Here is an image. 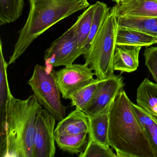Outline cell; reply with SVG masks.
<instances>
[{
    "label": "cell",
    "mask_w": 157,
    "mask_h": 157,
    "mask_svg": "<svg viewBox=\"0 0 157 157\" xmlns=\"http://www.w3.org/2000/svg\"><path fill=\"white\" fill-rule=\"evenodd\" d=\"M108 140L117 157H157L124 90L110 107Z\"/></svg>",
    "instance_id": "obj_1"
},
{
    "label": "cell",
    "mask_w": 157,
    "mask_h": 157,
    "mask_svg": "<svg viewBox=\"0 0 157 157\" xmlns=\"http://www.w3.org/2000/svg\"><path fill=\"white\" fill-rule=\"evenodd\" d=\"M42 108L34 94L26 100L11 94L5 129L0 135L1 157H33L36 121Z\"/></svg>",
    "instance_id": "obj_2"
},
{
    "label": "cell",
    "mask_w": 157,
    "mask_h": 157,
    "mask_svg": "<svg viewBox=\"0 0 157 157\" xmlns=\"http://www.w3.org/2000/svg\"><path fill=\"white\" fill-rule=\"evenodd\" d=\"M28 2L30 10L28 17L19 32L9 65L15 63L32 43L50 27L90 6L88 0H28Z\"/></svg>",
    "instance_id": "obj_3"
},
{
    "label": "cell",
    "mask_w": 157,
    "mask_h": 157,
    "mask_svg": "<svg viewBox=\"0 0 157 157\" xmlns=\"http://www.w3.org/2000/svg\"><path fill=\"white\" fill-rule=\"evenodd\" d=\"M118 29L114 6L110 10L90 47L83 55L85 64L97 78L105 79L114 74L113 56Z\"/></svg>",
    "instance_id": "obj_4"
},
{
    "label": "cell",
    "mask_w": 157,
    "mask_h": 157,
    "mask_svg": "<svg viewBox=\"0 0 157 157\" xmlns=\"http://www.w3.org/2000/svg\"><path fill=\"white\" fill-rule=\"evenodd\" d=\"M37 101L60 121L66 117L67 107L63 105L57 83L56 71L51 66L37 64L28 82Z\"/></svg>",
    "instance_id": "obj_5"
},
{
    "label": "cell",
    "mask_w": 157,
    "mask_h": 157,
    "mask_svg": "<svg viewBox=\"0 0 157 157\" xmlns=\"http://www.w3.org/2000/svg\"><path fill=\"white\" fill-rule=\"evenodd\" d=\"M77 24L75 23L59 38L51 43L44 52L46 65L53 67L72 65L83 56L84 52L80 49L77 39Z\"/></svg>",
    "instance_id": "obj_6"
},
{
    "label": "cell",
    "mask_w": 157,
    "mask_h": 157,
    "mask_svg": "<svg viewBox=\"0 0 157 157\" xmlns=\"http://www.w3.org/2000/svg\"><path fill=\"white\" fill-rule=\"evenodd\" d=\"M56 119L43 107L37 114L35 124L33 157H54L56 153Z\"/></svg>",
    "instance_id": "obj_7"
},
{
    "label": "cell",
    "mask_w": 157,
    "mask_h": 157,
    "mask_svg": "<svg viewBox=\"0 0 157 157\" xmlns=\"http://www.w3.org/2000/svg\"><path fill=\"white\" fill-rule=\"evenodd\" d=\"M94 72L86 64H73L56 71L57 83L62 97L71 94L95 80Z\"/></svg>",
    "instance_id": "obj_8"
},
{
    "label": "cell",
    "mask_w": 157,
    "mask_h": 157,
    "mask_svg": "<svg viewBox=\"0 0 157 157\" xmlns=\"http://www.w3.org/2000/svg\"><path fill=\"white\" fill-rule=\"evenodd\" d=\"M124 78L121 75L114 74L107 78L101 80L92 100L84 113L88 117L101 113L124 90Z\"/></svg>",
    "instance_id": "obj_9"
},
{
    "label": "cell",
    "mask_w": 157,
    "mask_h": 157,
    "mask_svg": "<svg viewBox=\"0 0 157 157\" xmlns=\"http://www.w3.org/2000/svg\"><path fill=\"white\" fill-rule=\"evenodd\" d=\"M115 7L117 17H157V0H125Z\"/></svg>",
    "instance_id": "obj_10"
},
{
    "label": "cell",
    "mask_w": 157,
    "mask_h": 157,
    "mask_svg": "<svg viewBox=\"0 0 157 157\" xmlns=\"http://www.w3.org/2000/svg\"><path fill=\"white\" fill-rule=\"evenodd\" d=\"M88 116L83 111L76 109L59 121L55 130V136L65 135L89 134Z\"/></svg>",
    "instance_id": "obj_11"
},
{
    "label": "cell",
    "mask_w": 157,
    "mask_h": 157,
    "mask_svg": "<svg viewBox=\"0 0 157 157\" xmlns=\"http://www.w3.org/2000/svg\"><path fill=\"white\" fill-rule=\"evenodd\" d=\"M142 47L117 45L113 56L114 71L130 73L136 71L139 65V53Z\"/></svg>",
    "instance_id": "obj_12"
},
{
    "label": "cell",
    "mask_w": 157,
    "mask_h": 157,
    "mask_svg": "<svg viewBox=\"0 0 157 157\" xmlns=\"http://www.w3.org/2000/svg\"><path fill=\"white\" fill-rule=\"evenodd\" d=\"M2 51V44L0 40V126L1 135L4 132L6 125L7 117V107L10 100V96L12 94L9 87L8 81V67Z\"/></svg>",
    "instance_id": "obj_13"
},
{
    "label": "cell",
    "mask_w": 157,
    "mask_h": 157,
    "mask_svg": "<svg viewBox=\"0 0 157 157\" xmlns=\"http://www.w3.org/2000/svg\"><path fill=\"white\" fill-rule=\"evenodd\" d=\"M112 103L101 113L93 116H88L90 127L89 137L106 146H110L108 140L109 112Z\"/></svg>",
    "instance_id": "obj_14"
},
{
    "label": "cell",
    "mask_w": 157,
    "mask_h": 157,
    "mask_svg": "<svg viewBox=\"0 0 157 157\" xmlns=\"http://www.w3.org/2000/svg\"><path fill=\"white\" fill-rule=\"evenodd\" d=\"M136 100L139 106L157 116V83L144 79L137 90Z\"/></svg>",
    "instance_id": "obj_15"
},
{
    "label": "cell",
    "mask_w": 157,
    "mask_h": 157,
    "mask_svg": "<svg viewBox=\"0 0 157 157\" xmlns=\"http://www.w3.org/2000/svg\"><path fill=\"white\" fill-rule=\"evenodd\" d=\"M156 44L157 37L139 30L118 27L117 45L149 47Z\"/></svg>",
    "instance_id": "obj_16"
},
{
    "label": "cell",
    "mask_w": 157,
    "mask_h": 157,
    "mask_svg": "<svg viewBox=\"0 0 157 157\" xmlns=\"http://www.w3.org/2000/svg\"><path fill=\"white\" fill-rule=\"evenodd\" d=\"M118 27L135 29L157 37V17H117Z\"/></svg>",
    "instance_id": "obj_17"
},
{
    "label": "cell",
    "mask_w": 157,
    "mask_h": 157,
    "mask_svg": "<svg viewBox=\"0 0 157 157\" xmlns=\"http://www.w3.org/2000/svg\"><path fill=\"white\" fill-rule=\"evenodd\" d=\"M132 105L151 147L157 153V116L150 113L133 103Z\"/></svg>",
    "instance_id": "obj_18"
},
{
    "label": "cell",
    "mask_w": 157,
    "mask_h": 157,
    "mask_svg": "<svg viewBox=\"0 0 157 157\" xmlns=\"http://www.w3.org/2000/svg\"><path fill=\"white\" fill-rule=\"evenodd\" d=\"M86 133L76 135L55 136L58 147L63 151L71 154H78L83 151L84 146L88 143Z\"/></svg>",
    "instance_id": "obj_19"
},
{
    "label": "cell",
    "mask_w": 157,
    "mask_h": 157,
    "mask_svg": "<svg viewBox=\"0 0 157 157\" xmlns=\"http://www.w3.org/2000/svg\"><path fill=\"white\" fill-rule=\"evenodd\" d=\"M101 80L96 78L92 82L71 94L69 99L71 101V106L84 112L92 100Z\"/></svg>",
    "instance_id": "obj_20"
},
{
    "label": "cell",
    "mask_w": 157,
    "mask_h": 157,
    "mask_svg": "<svg viewBox=\"0 0 157 157\" xmlns=\"http://www.w3.org/2000/svg\"><path fill=\"white\" fill-rule=\"evenodd\" d=\"M95 4L90 5L78 17L77 21V39L80 49L85 53V44L90 34ZM84 55V54H83Z\"/></svg>",
    "instance_id": "obj_21"
},
{
    "label": "cell",
    "mask_w": 157,
    "mask_h": 157,
    "mask_svg": "<svg viewBox=\"0 0 157 157\" xmlns=\"http://www.w3.org/2000/svg\"><path fill=\"white\" fill-rule=\"evenodd\" d=\"M24 0H0V25L15 21L22 15Z\"/></svg>",
    "instance_id": "obj_22"
},
{
    "label": "cell",
    "mask_w": 157,
    "mask_h": 157,
    "mask_svg": "<svg viewBox=\"0 0 157 157\" xmlns=\"http://www.w3.org/2000/svg\"><path fill=\"white\" fill-rule=\"evenodd\" d=\"M95 4V8L92 22L90 31L84 47L85 53L90 47L94 38L101 29L111 10L104 2L97 1Z\"/></svg>",
    "instance_id": "obj_23"
},
{
    "label": "cell",
    "mask_w": 157,
    "mask_h": 157,
    "mask_svg": "<svg viewBox=\"0 0 157 157\" xmlns=\"http://www.w3.org/2000/svg\"><path fill=\"white\" fill-rule=\"evenodd\" d=\"M110 146L102 145L89 137L85 150L79 153L80 157H117Z\"/></svg>",
    "instance_id": "obj_24"
},
{
    "label": "cell",
    "mask_w": 157,
    "mask_h": 157,
    "mask_svg": "<svg viewBox=\"0 0 157 157\" xmlns=\"http://www.w3.org/2000/svg\"><path fill=\"white\" fill-rule=\"evenodd\" d=\"M144 56L145 65L157 83V46L147 47Z\"/></svg>",
    "instance_id": "obj_25"
},
{
    "label": "cell",
    "mask_w": 157,
    "mask_h": 157,
    "mask_svg": "<svg viewBox=\"0 0 157 157\" xmlns=\"http://www.w3.org/2000/svg\"><path fill=\"white\" fill-rule=\"evenodd\" d=\"M112 1L115 2L117 4H119L124 1L125 0H112Z\"/></svg>",
    "instance_id": "obj_26"
}]
</instances>
